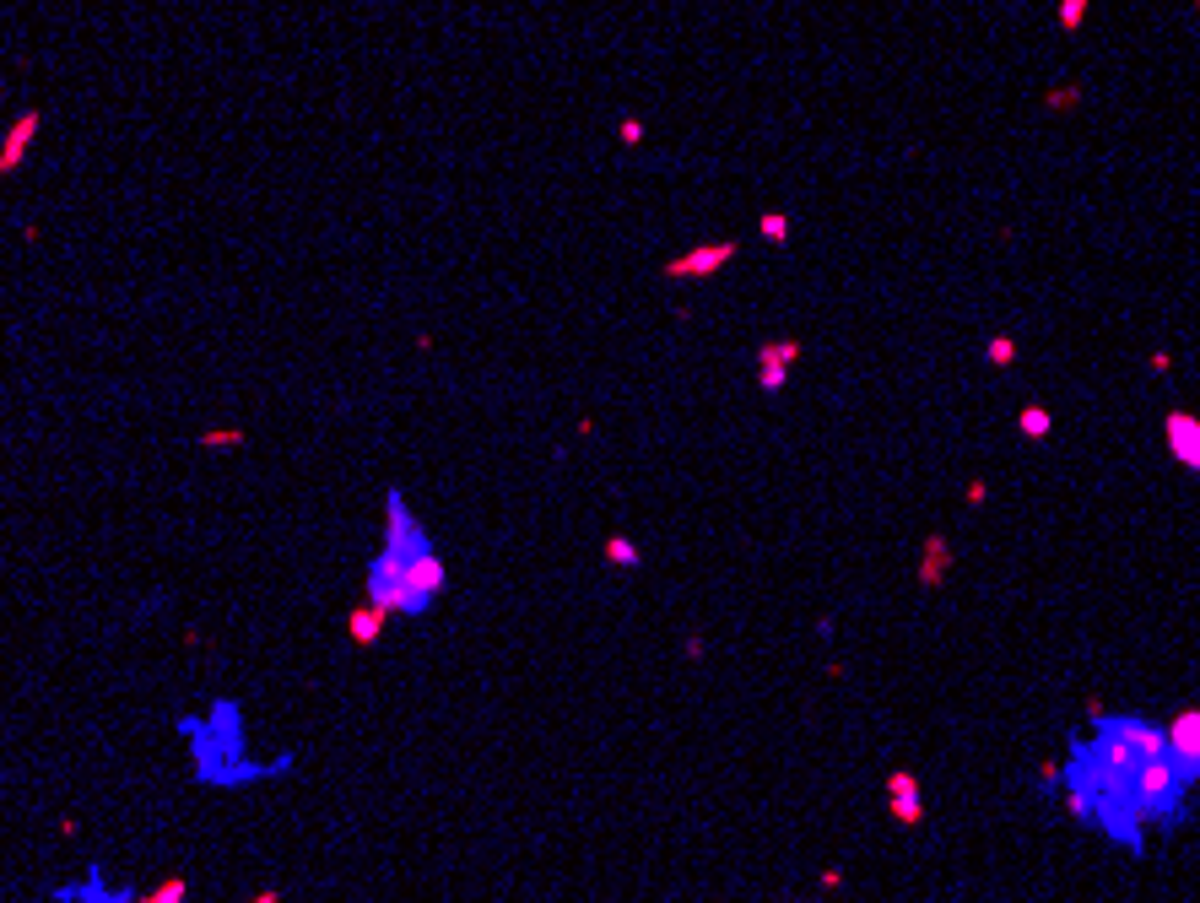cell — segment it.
<instances>
[{"mask_svg": "<svg viewBox=\"0 0 1200 903\" xmlns=\"http://www.w3.org/2000/svg\"><path fill=\"white\" fill-rule=\"evenodd\" d=\"M449 590V568L406 498H384V547L368 563V606L384 617H428Z\"/></svg>", "mask_w": 1200, "mask_h": 903, "instance_id": "6da1fadb", "label": "cell"}, {"mask_svg": "<svg viewBox=\"0 0 1200 903\" xmlns=\"http://www.w3.org/2000/svg\"><path fill=\"white\" fill-rule=\"evenodd\" d=\"M179 736L190 741V768H195V785L206 790H249L265 785V779H282L298 768V752H282V758L260 763L249 752L244 736V709L233 698H217L206 714H184Z\"/></svg>", "mask_w": 1200, "mask_h": 903, "instance_id": "7a4b0ae2", "label": "cell"}, {"mask_svg": "<svg viewBox=\"0 0 1200 903\" xmlns=\"http://www.w3.org/2000/svg\"><path fill=\"white\" fill-rule=\"evenodd\" d=\"M1130 795H1136V812H1141L1146 828L1173 833L1184 817H1190L1195 785L1179 774V763L1163 752V758H1146V763H1141V774H1136V785H1130Z\"/></svg>", "mask_w": 1200, "mask_h": 903, "instance_id": "3957f363", "label": "cell"}, {"mask_svg": "<svg viewBox=\"0 0 1200 903\" xmlns=\"http://www.w3.org/2000/svg\"><path fill=\"white\" fill-rule=\"evenodd\" d=\"M55 903H141V898L130 893V887H114L103 866H87L76 882L55 887Z\"/></svg>", "mask_w": 1200, "mask_h": 903, "instance_id": "277c9868", "label": "cell"}, {"mask_svg": "<svg viewBox=\"0 0 1200 903\" xmlns=\"http://www.w3.org/2000/svg\"><path fill=\"white\" fill-rule=\"evenodd\" d=\"M1168 758L1179 763V774L1200 785V709H1184L1179 720L1168 725Z\"/></svg>", "mask_w": 1200, "mask_h": 903, "instance_id": "5b68a950", "label": "cell"}, {"mask_svg": "<svg viewBox=\"0 0 1200 903\" xmlns=\"http://www.w3.org/2000/svg\"><path fill=\"white\" fill-rule=\"evenodd\" d=\"M1163 438H1168V455L1179 460V466L1200 471V422L1190 417V411H1168Z\"/></svg>", "mask_w": 1200, "mask_h": 903, "instance_id": "8992f818", "label": "cell"}, {"mask_svg": "<svg viewBox=\"0 0 1200 903\" xmlns=\"http://www.w3.org/2000/svg\"><path fill=\"white\" fill-rule=\"evenodd\" d=\"M887 795H892V817H898L903 828H919V817H925V801H919V779L909 774V768L887 774Z\"/></svg>", "mask_w": 1200, "mask_h": 903, "instance_id": "52a82bcc", "label": "cell"}, {"mask_svg": "<svg viewBox=\"0 0 1200 903\" xmlns=\"http://www.w3.org/2000/svg\"><path fill=\"white\" fill-rule=\"evenodd\" d=\"M730 255H736V244H709V249H692V255L671 260L665 271L671 276H703V271H714V265H725Z\"/></svg>", "mask_w": 1200, "mask_h": 903, "instance_id": "ba28073f", "label": "cell"}, {"mask_svg": "<svg viewBox=\"0 0 1200 903\" xmlns=\"http://www.w3.org/2000/svg\"><path fill=\"white\" fill-rule=\"evenodd\" d=\"M384 628V612H373V606H363V612H352V639L357 644H373Z\"/></svg>", "mask_w": 1200, "mask_h": 903, "instance_id": "9c48e42d", "label": "cell"}, {"mask_svg": "<svg viewBox=\"0 0 1200 903\" xmlns=\"http://www.w3.org/2000/svg\"><path fill=\"white\" fill-rule=\"evenodd\" d=\"M33 130H38V119H22V125H17V130H11V146H6V157H0V168H11V163H17V152H22V141H28V136H33Z\"/></svg>", "mask_w": 1200, "mask_h": 903, "instance_id": "30bf717a", "label": "cell"}, {"mask_svg": "<svg viewBox=\"0 0 1200 903\" xmlns=\"http://www.w3.org/2000/svg\"><path fill=\"white\" fill-rule=\"evenodd\" d=\"M1087 17V0H1060V28H1082Z\"/></svg>", "mask_w": 1200, "mask_h": 903, "instance_id": "8fae6325", "label": "cell"}, {"mask_svg": "<svg viewBox=\"0 0 1200 903\" xmlns=\"http://www.w3.org/2000/svg\"><path fill=\"white\" fill-rule=\"evenodd\" d=\"M1022 433H1049V411H1044V406H1028V411H1022Z\"/></svg>", "mask_w": 1200, "mask_h": 903, "instance_id": "7c38bea8", "label": "cell"}, {"mask_svg": "<svg viewBox=\"0 0 1200 903\" xmlns=\"http://www.w3.org/2000/svg\"><path fill=\"white\" fill-rule=\"evenodd\" d=\"M763 233L773 238V244H779V238L790 233V222H784V217H763Z\"/></svg>", "mask_w": 1200, "mask_h": 903, "instance_id": "4fadbf2b", "label": "cell"}, {"mask_svg": "<svg viewBox=\"0 0 1200 903\" xmlns=\"http://www.w3.org/2000/svg\"><path fill=\"white\" fill-rule=\"evenodd\" d=\"M255 903H276V893H260V898H255Z\"/></svg>", "mask_w": 1200, "mask_h": 903, "instance_id": "5bb4252c", "label": "cell"}]
</instances>
